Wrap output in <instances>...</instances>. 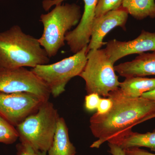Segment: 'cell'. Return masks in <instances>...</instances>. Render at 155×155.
<instances>
[{
  "mask_svg": "<svg viewBox=\"0 0 155 155\" xmlns=\"http://www.w3.org/2000/svg\"><path fill=\"white\" fill-rule=\"evenodd\" d=\"M108 98L112 106L107 113H96L90 119V128L97 140L91 148H99L108 143L118 145L123 139L132 132L134 126L151 119L155 114V102L142 97L127 96L118 88L111 92Z\"/></svg>",
  "mask_w": 155,
  "mask_h": 155,
  "instance_id": "1",
  "label": "cell"
},
{
  "mask_svg": "<svg viewBox=\"0 0 155 155\" xmlns=\"http://www.w3.org/2000/svg\"><path fill=\"white\" fill-rule=\"evenodd\" d=\"M49 61L38 39L23 32L19 25L0 32V68H33Z\"/></svg>",
  "mask_w": 155,
  "mask_h": 155,
  "instance_id": "2",
  "label": "cell"
},
{
  "mask_svg": "<svg viewBox=\"0 0 155 155\" xmlns=\"http://www.w3.org/2000/svg\"><path fill=\"white\" fill-rule=\"evenodd\" d=\"M80 6L75 4H57L48 14H41L40 21L43 25V32L38 41L49 58L54 57L65 45V36L80 22Z\"/></svg>",
  "mask_w": 155,
  "mask_h": 155,
  "instance_id": "3",
  "label": "cell"
},
{
  "mask_svg": "<svg viewBox=\"0 0 155 155\" xmlns=\"http://www.w3.org/2000/svg\"><path fill=\"white\" fill-rule=\"evenodd\" d=\"M58 110L49 101L16 127L20 142L47 152L51 145L58 119Z\"/></svg>",
  "mask_w": 155,
  "mask_h": 155,
  "instance_id": "4",
  "label": "cell"
},
{
  "mask_svg": "<svg viewBox=\"0 0 155 155\" xmlns=\"http://www.w3.org/2000/svg\"><path fill=\"white\" fill-rule=\"evenodd\" d=\"M87 59L85 67L79 75L85 81L87 92L108 97L110 93L119 88L120 85L114 64L104 49L90 50Z\"/></svg>",
  "mask_w": 155,
  "mask_h": 155,
  "instance_id": "5",
  "label": "cell"
},
{
  "mask_svg": "<svg viewBox=\"0 0 155 155\" xmlns=\"http://www.w3.org/2000/svg\"><path fill=\"white\" fill-rule=\"evenodd\" d=\"M87 46L69 58L53 64L38 65L31 70L46 84L51 95L57 97L65 91L69 81L83 71L87 62Z\"/></svg>",
  "mask_w": 155,
  "mask_h": 155,
  "instance_id": "6",
  "label": "cell"
},
{
  "mask_svg": "<svg viewBox=\"0 0 155 155\" xmlns=\"http://www.w3.org/2000/svg\"><path fill=\"white\" fill-rule=\"evenodd\" d=\"M28 92L36 95L44 101H49V88L31 70L25 67L0 68V93Z\"/></svg>",
  "mask_w": 155,
  "mask_h": 155,
  "instance_id": "7",
  "label": "cell"
},
{
  "mask_svg": "<svg viewBox=\"0 0 155 155\" xmlns=\"http://www.w3.org/2000/svg\"><path fill=\"white\" fill-rule=\"evenodd\" d=\"M44 102L30 93H0V116L16 127L37 112Z\"/></svg>",
  "mask_w": 155,
  "mask_h": 155,
  "instance_id": "8",
  "label": "cell"
},
{
  "mask_svg": "<svg viewBox=\"0 0 155 155\" xmlns=\"http://www.w3.org/2000/svg\"><path fill=\"white\" fill-rule=\"evenodd\" d=\"M112 63L114 64L119 59L133 54H140L150 51H155V32L142 30L136 38L127 41L116 39L106 43L104 49Z\"/></svg>",
  "mask_w": 155,
  "mask_h": 155,
  "instance_id": "9",
  "label": "cell"
},
{
  "mask_svg": "<svg viewBox=\"0 0 155 155\" xmlns=\"http://www.w3.org/2000/svg\"><path fill=\"white\" fill-rule=\"evenodd\" d=\"M128 12L122 7L110 11L94 18L92 28L91 37L87 46V51L99 49L106 43L103 42L105 37L113 28L121 27L125 30L128 17Z\"/></svg>",
  "mask_w": 155,
  "mask_h": 155,
  "instance_id": "10",
  "label": "cell"
},
{
  "mask_svg": "<svg viewBox=\"0 0 155 155\" xmlns=\"http://www.w3.org/2000/svg\"><path fill=\"white\" fill-rule=\"evenodd\" d=\"M120 76L127 78L155 75V51L140 54L132 61L114 66Z\"/></svg>",
  "mask_w": 155,
  "mask_h": 155,
  "instance_id": "11",
  "label": "cell"
},
{
  "mask_svg": "<svg viewBox=\"0 0 155 155\" xmlns=\"http://www.w3.org/2000/svg\"><path fill=\"white\" fill-rule=\"evenodd\" d=\"M76 153V148L69 139L66 121L64 118L60 117L48 155H75Z\"/></svg>",
  "mask_w": 155,
  "mask_h": 155,
  "instance_id": "12",
  "label": "cell"
},
{
  "mask_svg": "<svg viewBox=\"0 0 155 155\" xmlns=\"http://www.w3.org/2000/svg\"><path fill=\"white\" fill-rule=\"evenodd\" d=\"M119 88L127 96L139 97L145 93L155 89V78L140 76L127 78L120 82Z\"/></svg>",
  "mask_w": 155,
  "mask_h": 155,
  "instance_id": "13",
  "label": "cell"
},
{
  "mask_svg": "<svg viewBox=\"0 0 155 155\" xmlns=\"http://www.w3.org/2000/svg\"><path fill=\"white\" fill-rule=\"evenodd\" d=\"M122 7L137 20L155 18L154 0H123Z\"/></svg>",
  "mask_w": 155,
  "mask_h": 155,
  "instance_id": "14",
  "label": "cell"
},
{
  "mask_svg": "<svg viewBox=\"0 0 155 155\" xmlns=\"http://www.w3.org/2000/svg\"><path fill=\"white\" fill-rule=\"evenodd\" d=\"M117 145L123 150L145 147L155 151V130L152 132H147L145 134L132 131L129 135L123 139Z\"/></svg>",
  "mask_w": 155,
  "mask_h": 155,
  "instance_id": "15",
  "label": "cell"
},
{
  "mask_svg": "<svg viewBox=\"0 0 155 155\" xmlns=\"http://www.w3.org/2000/svg\"><path fill=\"white\" fill-rule=\"evenodd\" d=\"M18 139L19 135L16 127L0 116V143L12 144Z\"/></svg>",
  "mask_w": 155,
  "mask_h": 155,
  "instance_id": "16",
  "label": "cell"
},
{
  "mask_svg": "<svg viewBox=\"0 0 155 155\" xmlns=\"http://www.w3.org/2000/svg\"><path fill=\"white\" fill-rule=\"evenodd\" d=\"M123 1V0H98L95 11V18L121 8Z\"/></svg>",
  "mask_w": 155,
  "mask_h": 155,
  "instance_id": "17",
  "label": "cell"
},
{
  "mask_svg": "<svg viewBox=\"0 0 155 155\" xmlns=\"http://www.w3.org/2000/svg\"><path fill=\"white\" fill-rule=\"evenodd\" d=\"M17 155H48L47 152L33 149L26 143H19L16 145Z\"/></svg>",
  "mask_w": 155,
  "mask_h": 155,
  "instance_id": "18",
  "label": "cell"
},
{
  "mask_svg": "<svg viewBox=\"0 0 155 155\" xmlns=\"http://www.w3.org/2000/svg\"><path fill=\"white\" fill-rule=\"evenodd\" d=\"M100 95L97 94H88L85 97L84 107L87 111H93L96 110L101 100Z\"/></svg>",
  "mask_w": 155,
  "mask_h": 155,
  "instance_id": "19",
  "label": "cell"
},
{
  "mask_svg": "<svg viewBox=\"0 0 155 155\" xmlns=\"http://www.w3.org/2000/svg\"><path fill=\"white\" fill-rule=\"evenodd\" d=\"M112 102L109 98H101L97 108V113L100 114H105L110 110L112 106Z\"/></svg>",
  "mask_w": 155,
  "mask_h": 155,
  "instance_id": "20",
  "label": "cell"
},
{
  "mask_svg": "<svg viewBox=\"0 0 155 155\" xmlns=\"http://www.w3.org/2000/svg\"><path fill=\"white\" fill-rule=\"evenodd\" d=\"M124 150L126 155H155V154L138 147L131 148Z\"/></svg>",
  "mask_w": 155,
  "mask_h": 155,
  "instance_id": "21",
  "label": "cell"
},
{
  "mask_svg": "<svg viewBox=\"0 0 155 155\" xmlns=\"http://www.w3.org/2000/svg\"><path fill=\"white\" fill-rule=\"evenodd\" d=\"M108 145L109 153L112 155H126L125 150L117 145L108 143Z\"/></svg>",
  "mask_w": 155,
  "mask_h": 155,
  "instance_id": "22",
  "label": "cell"
},
{
  "mask_svg": "<svg viewBox=\"0 0 155 155\" xmlns=\"http://www.w3.org/2000/svg\"><path fill=\"white\" fill-rule=\"evenodd\" d=\"M141 97L151 100L155 102V89L152 91L145 93L142 95Z\"/></svg>",
  "mask_w": 155,
  "mask_h": 155,
  "instance_id": "23",
  "label": "cell"
},
{
  "mask_svg": "<svg viewBox=\"0 0 155 155\" xmlns=\"http://www.w3.org/2000/svg\"><path fill=\"white\" fill-rule=\"evenodd\" d=\"M155 118V114L153 115L151 117V119H152V118Z\"/></svg>",
  "mask_w": 155,
  "mask_h": 155,
  "instance_id": "24",
  "label": "cell"
}]
</instances>
